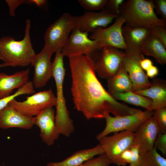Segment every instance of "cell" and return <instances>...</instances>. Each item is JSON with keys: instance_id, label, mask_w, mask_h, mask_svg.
Returning a JSON list of instances; mask_svg holds the SVG:
<instances>
[{"instance_id": "6da1fadb", "label": "cell", "mask_w": 166, "mask_h": 166, "mask_svg": "<svg viewBox=\"0 0 166 166\" xmlns=\"http://www.w3.org/2000/svg\"><path fill=\"white\" fill-rule=\"evenodd\" d=\"M69 59L73 103L87 120L105 118L110 113L121 116L138 111L119 102L105 90L97 77L90 57L81 55Z\"/></svg>"}, {"instance_id": "7a4b0ae2", "label": "cell", "mask_w": 166, "mask_h": 166, "mask_svg": "<svg viewBox=\"0 0 166 166\" xmlns=\"http://www.w3.org/2000/svg\"><path fill=\"white\" fill-rule=\"evenodd\" d=\"M31 21H26L23 38L16 41L11 36L0 38V60L9 66L25 67L31 64L36 54L30 35Z\"/></svg>"}, {"instance_id": "3957f363", "label": "cell", "mask_w": 166, "mask_h": 166, "mask_svg": "<svg viewBox=\"0 0 166 166\" xmlns=\"http://www.w3.org/2000/svg\"><path fill=\"white\" fill-rule=\"evenodd\" d=\"M61 52L55 53L53 62V77L56 88V126L61 134L69 136L74 130L73 121L69 116L63 92V82L65 75L63 57Z\"/></svg>"}, {"instance_id": "277c9868", "label": "cell", "mask_w": 166, "mask_h": 166, "mask_svg": "<svg viewBox=\"0 0 166 166\" xmlns=\"http://www.w3.org/2000/svg\"><path fill=\"white\" fill-rule=\"evenodd\" d=\"M119 16L126 24L149 29L159 25L165 28L166 20L158 18L155 13L153 0H127L121 5Z\"/></svg>"}, {"instance_id": "5b68a950", "label": "cell", "mask_w": 166, "mask_h": 166, "mask_svg": "<svg viewBox=\"0 0 166 166\" xmlns=\"http://www.w3.org/2000/svg\"><path fill=\"white\" fill-rule=\"evenodd\" d=\"M77 26V16L63 13L46 29L44 35L45 45L54 53L61 52L70 33Z\"/></svg>"}, {"instance_id": "8992f818", "label": "cell", "mask_w": 166, "mask_h": 166, "mask_svg": "<svg viewBox=\"0 0 166 166\" xmlns=\"http://www.w3.org/2000/svg\"><path fill=\"white\" fill-rule=\"evenodd\" d=\"M153 111L140 110L132 114L121 116L112 117L108 114L105 118L106 124L104 130L96 137L99 141L110 133L123 131L135 132L145 121L153 116Z\"/></svg>"}, {"instance_id": "52a82bcc", "label": "cell", "mask_w": 166, "mask_h": 166, "mask_svg": "<svg viewBox=\"0 0 166 166\" xmlns=\"http://www.w3.org/2000/svg\"><path fill=\"white\" fill-rule=\"evenodd\" d=\"M123 50L106 47L98 50L90 58L96 73L107 79L116 73L125 55Z\"/></svg>"}, {"instance_id": "ba28073f", "label": "cell", "mask_w": 166, "mask_h": 166, "mask_svg": "<svg viewBox=\"0 0 166 166\" xmlns=\"http://www.w3.org/2000/svg\"><path fill=\"white\" fill-rule=\"evenodd\" d=\"M26 97V99L23 101L14 99L10 104L18 112L29 117H33L46 108L56 105V97L51 89L38 92Z\"/></svg>"}, {"instance_id": "9c48e42d", "label": "cell", "mask_w": 166, "mask_h": 166, "mask_svg": "<svg viewBox=\"0 0 166 166\" xmlns=\"http://www.w3.org/2000/svg\"><path fill=\"white\" fill-rule=\"evenodd\" d=\"M101 48L95 40L88 37V33L81 32L78 26L72 30L61 52L68 58L84 55L91 58Z\"/></svg>"}, {"instance_id": "30bf717a", "label": "cell", "mask_w": 166, "mask_h": 166, "mask_svg": "<svg viewBox=\"0 0 166 166\" xmlns=\"http://www.w3.org/2000/svg\"><path fill=\"white\" fill-rule=\"evenodd\" d=\"M135 135L134 132L123 131L106 136L99 140L104 154L112 164L116 165L121 153L133 144Z\"/></svg>"}, {"instance_id": "8fae6325", "label": "cell", "mask_w": 166, "mask_h": 166, "mask_svg": "<svg viewBox=\"0 0 166 166\" xmlns=\"http://www.w3.org/2000/svg\"><path fill=\"white\" fill-rule=\"evenodd\" d=\"M124 23V19L119 16L110 26L97 30L91 33L89 38L96 41L101 48L110 47L125 50L126 47L122 32Z\"/></svg>"}, {"instance_id": "7c38bea8", "label": "cell", "mask_w": 166, "mask_h": 166, "mask_svg": "<svg viewBox=\"0 0 166 166\" xmlns=\"http://www.w3.org/2000/svg\"><path fill=\"white\" fill-rule=\"evenodd\" d=\"M124 51L123 62L132 83V91L148 88L151 82L140 63L141 60L144 58L143 54L140 51Z\"/></svg>"}, {"instance_id": "4fadbf2b", "label": "cell", "mask_w": 166, "mask_h": 166, "mask_svg": "<svg viewBox=\"0 0 166 166\" xmlns=\"http://www.w3.org/2000/svg\"><path fill=\"white\" fill-rule=\"evenodd\" d=\"M54 53L44 45L41 51L34 57L30 64L34 68L32 82L35 88L44 87L53 77V62L51 58Z\"/></svg>"}, {"instance_id": "5bb4252c", "label": "cell", "mask_w": 166, "mask_h": 166, "mask_svg": "<svg viewBox=\"0 0 166 166\" xmlns=\"http://www.w3.org/2000/svg\"><path fill=\"white\" fill-rule=\"evenodd\" d=\"M34 124L40 129V136L47 145H53L61 134L55 123V111L53 107L45 109L34 117Z\"/></svg>"}, {"instance_id": "9a60e30c", "label": "cell", "mask_w": 166, "mask_h": 166, "mask_svg": "<svg viewBox=\"0 0 166 166\" xmlns=\"http://www.w3.org/2000/svg\"><path fill=\"white\" fill-rule=\"evenodd\" d=\"M119 16L111 14L105 8L98 12L86 11L77 16V26L81 32L92 33L99 28H106Z\"/></svg>"}, {"instance_id": "2e32d148", "label": "cell", "mask_w": 166, "mask_h": 166, "mask_svg": "<svg viewBox=\"0 0 166 166\" xmlns=\"http://www.w3.org/2000/svg\"><path fill=\"white\" fill-rule=\"evenodd\" d=\"M134 132L133 144L138 146L140 153L141 154L154 148L160 131L152 116L144 122Z\"/></svg>"}, {"instance_id": "e0dca14e", "label": "cell", "mask_w": 166, "mask_h": 166, "mask_svg": "<svg viewBox=\"0 0 166 166\" xmlns=\"http://www.w3.org/2000/svg\"><path fill=\"white\" fill-rule=\"evenodd\" d=\"M34 117L22 115L12 107L10 103L0 111V128H31L34 125Z\"/></svg>"}, {"instance_id": "ac0fdd59", "label": "cell", "mask_w": 166, "mask_h": 166, "mask_svg": "<svg viewBox=\"0 0 166 166\" xmlns=\"http://www.w3.org/2000/svg\"><path fill=\"white\" fill-rule=\"evenodd\" d=\"M122 35L128 51H140L144 42L152 33L150 29L125 24L122 28Z\"/></svg>"}, {"instance_id": "d6986e66", "label": "cell", "mask_w": 166, "mask_h": 166, "mask_svg": "<svg viewBox=\"0 0 166 166\" xmlns=\"http://www.w3.org/2000/svg\"><path fill=\"white\" fill-rule=\"evenodd\" d=\"M133 92L152 100L150 110L154 111L166 107V82L162 78H154L148 88Z\"/></svg>"}, {"instance_id": "ffe728a7", "label": "cell", "mask_w": 166, "mask_h": 166, "mask_svg": "<svg viewBox=\"0 0 166 166\" xmlns=\"http://www.w3.org/2000/svg\"><path fill=\"white\" fill-rule=\"evenodd\" d=\"M29 69L8 75L0 73V99L10 95L15 89H18L29 81Z\"/></svg>"}, {"instance_id": "44dd1931", "label": "cell", "mask_w": 166, "mask_h": 166, "mask_svg": "<svg viewBox=\"0 0 166 166\" xmlns=\"http://www.w3.org/2000/svg\"><path fill=\"white\" fill-rule=\"evenodd\" d=\"M104 153V150L99 144L91 148L77 151L62 161L49 162L46 166H79L95 156Z\"/></svg>"}, {"instance_id": "7402d4cb", "label": "cell", "mask_w": 166, "mask_h": 166, "mask_svg": "<svg viewBox=\"0 0 166 166\" xmlns=\"http://www.w3.org/2000/svg\"><path fill=\"white\" fill-rule=\"evenodd\" d=\"M108 92L112 96L117 93L132 91L133 85L123 61L116 73L107 79Z\"/></svg>"}, {"instance_id": "603a6c76", "label": "cell", "mask_w": 166, "mask_h": 166, "mask_svg": "<svg viewBox=\"0 0 166 166\" xmlns=\"http://www.w3.org/2000/svg\"><path fill=\"white\" fill-rule=\"evenodd\" d=\"M140 51L143 55L154 57L162 65L166 63V47L152 34L143 43Z\"/></svg>"}, {"instance_id": "cb8c5ba5", "label": "cell", "mask_w": 166, "mask_h": 166, "mask_svg": "<svg viewBox=\"0 0 166 166\" xmlns=\"http://www.w3.org/2000/svg\"><path fill=\"white\" fill-rule=\"evenodd\" d=\"M116 100H120L129 104L144 108L150 110L152 103V100L145 96L136 94L132 91L117 93L111 96Z\"/></svg>"}, {"instance_id": "d4e9b609", "label": "cell", "mask_w": 166, "mask_h": 166, "mask_svg": "<svg viewBox=\"0 0 166 166\" xmlns=\"http://www.w3.org/2000/svg\"><path fill=\"white\" fill-rule=\"evenodd\" d=\"M140 154L142 166H166V159L160 155L154 148Z\"/></svg>"}, {"instance_id": "484cf974", "label": "cell", "mask_w": 166, "mask_h": 166, "mask_svg": "<svg viewBox=\"0 0 166 166\" xmlns=\"http://www.w3.org/2000/svg\"><path fill=\"white\" fill-rule=\"evenodd\" d=\"M34 92V86L32 82L29 81L22 87L18 89L13 94L0 99V111L16 97L23 94H32Z\"/></svg>"}, {"instance_id": "4316f807", "label": "cell", "mask_w": 166, "mask_h": 166, "mask_svg": "<svg viewBox=\"0 0 166 166\" xmlns=\"http://www.w3.org/2000/svg\"><path fill=\"white\" fill-rule=\"evenodd\" d=\"M108 0H78L77 2L84 9L93 11L105 8Z\"/></svg>"}, {"instance_id": "83f0119b", "label": "cell", "mask_w": 166, "mask_h": 166, "mask_svg": "<svg viewBox=\"0 0 166 166\" xmlns=\"http://www.w3.org/2000/svg\"><path fill=\"white\" fill-rule=\"evenodd\" d=\"M152 116L158 127L160 133H166V107L153 111Z\"/></svg>"}, {"instance_id": "f1b7e54d", "label": "cell", "mask_w": 166, "mask_h": 166, "mask_svg": "<svg viewBox=\"0 0 166 166\" xmlns=\"http://www.w3.org/2000/svg\"><path fill=\"white\" fill-rule=\"evenodd\" d=\"M111 161L104 153L96 158H92L79 166H109Z\"/></svg>"}, {"instance_id": "f546056e", "label": "cell", "mask_w": 166, "mask_h": 166, "mask_svg": "<svg viewBox=\"0 0 166 166\" xmlns=\"http://www.w3.org/2000/svg\"><path fill=\"white\" fill-rule=\"evenodd\" d=\"M124 0H108L105 9L111 14L119 16V8Z\"/></svg>"}, {"instance_id": "4dcf8cb0", "label": "cell", "mask_w": 166, "mask_h": 166, "mask_svg": "<svg viewBox=\"0 0 166 166\" xmlns=\"http://www.w3.org/2000/svg\"><path fill=\"white\" fill-rule=\"evenodd\" d=\"M166 28L160 26H154L150 29L152 34L157 38L166 47Z\"/></svg>"}, {"instance_id": "1f68e13d", "label": "cell", "mask_w": 166, "mask_h": 166, "mask_svg": "<svg viewBox=\"0 0 166 166\" xmlns=\"http://www.w3.org/2000/svg\"><path fill=\"white\" fill-rule=\"evenodd\" d=\"M154 10L160 16L161 19L166 20V0H153Z\"/></svg>"}, {"instance_id": "d6a6232c", "label": "cell", "mask_w": 166, "mask_h": 166, "mask_svg": "<svg viewBox=\"0 0 166 166\" xmlns=\"http://www.w3.org/2000/svg\"><path fill=\"white\" fill-rule=\"evenodd\" d=\"M154 148L160 151L163 155L166 156V133H160L155 143Z\"/></svg>"}, {"instance_id": "836d02e7", "label": "cell", "mask_w": 166, "mask_h": 166, "mask_svg": "<svg viewBox=\"0 0 166 166\" xmlns=\"http://www.w3.org/2000/svg\"><path fill=\"white\" fill-rule=\"evenodd\" d=\"M132 157L129 164L130 166H142L138 146L133 144L130 148Z\"/></svg>"}, {"instance_id": "e575fe53", "label": "cell", "mask_w": 166, "mask_h": 166, "mask_svg": "<svg viewBox=\"0 0 166 166\" xmlns=\"http://www.w3.org/2000/svg\"><path fill=\"white\" fill-rule=\"evenodd\" d=\"M130 148L125 150L121 153L116 165L120 166H125L128 164H129L132 157Z\"/></svg>"}, {"instance_id": "d590c367", "label": "cell", "mask_w": 166, "mask_h": 166, "mask_svg": "<svg viewBox=\"0 0 166 166\" xmlns=\"http://www.w3.org/2000/svg\"><path fill=\"white\" fill-rule=\"evenodd\" d=\"M6 2L9 8V14L10 16H14L16 9L20 5L27 3V0H6Z\"/></svg>"}, {"instance_id": "8d00e7d4", "label": "cell", "mask_w": 166, "mask_h": 166, "mask_svg": "<svg viewBox=\"0 0 166 166\" xmlns=\"http://www.w3.org/2000/svg\"><path fill=\"white\" fill-rule=\"evenodd\" d=\"M146 75L148 77L153 78L157 75L159 73V70L156 66L152 65L146 71Z\"/></svg>"}, {"instance_id": "74e56055", "label": "cell", "mask_w": 166, "mask_h": 166, "mask_svg": "<svg viewBox=\"0 0 166 166\" xmlns=\"http://www.w3.org/2000/svg\"><path fill=\"white\" fill-rule=\"evenodd\" d=\"M140 65L141 67L144 70L146 71L153 65V63L150 59L145 58L142 59L140 61Z\"/></svg>"}, {"instance_id": "f35d334b", "label": "cell", "mask_w": 166, "mask_h": 166, "mask_svg": "<svg viewBox=\"0 0 166 166\" xmlns=\"http://www.w3.org/2000/svg\"><path fill=\"white\" fill-rule=\"evenodd\" d=\"M47 1L45 0H27V3L34 4L36 6L40 7L45 5Z\"/></svg>"}, {"instance_id": "ab89813d", "label": "cell", "mask_w": 166, "mask_h": 166, "mask_svg": "<svg viewBox=\"0 0 166 166\" xmlns=\"http://www.w3.org/2000/svg\"><path fill=\"white\" fill-rule=\"evenodd\" d=\"M8 66H9V65L4 63H3L2 64H0V68L2 67Z\"/></svg>"}]
</instances>
